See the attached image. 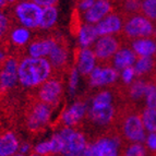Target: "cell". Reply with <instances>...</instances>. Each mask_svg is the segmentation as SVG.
<instances>
[{"mask_svg": "<svg viewBox=\"0 0 156 156\" xmlns=\"http://www.w3.org/2000/svg\"><path fill=\"white\" fill-rule=\"evenodd\" d=\"M52 70L49 60L46 58L24 57L19 62V81L25 87H36L50 79Z\"/></svg>", "mask_w": 156, "mask_h": 156, "instance_id": "1", "label": "cell"}, {"mask_svg": "<svg viewBox=\"0 0 156 156\" xmlns=\"http://www.w3.org/2000/svg\"><path fill=\"white\" fill-rule=\"evenodd\" d=\"M116 120H120V130L127 141L131 143H141L145 139L142 115L135 108L127 106L121 112H117Z\"/></svg>", "mask_w": 156, "mask_h": 156, "instance_id": "2", "label": "cell"}, {"mask_svg": "<svg viewBox=\"0 0 156 156\" xmlns=\"http://www.w3.org/2000/svg\"><path fill=\"white\" fill-rule=\"evenodd\" d=\"M122 37L126 41H134L141 38H155L156 29L153 22L142 14L123 18Z\"/></svg>", "mask_w": 156, "mask_h": 156, "instance_id": "3", "label": "cell"}, {"mask_svg": "<svg viewBox=\"0 0 156 156\" xmlns=\"http://www.w3.org/2000/svg\"><path fill=\"white\" fill-rule=\"evenodd\" d=\"M121 145L118 135H104L94 143L87 144L80 156H119V146Z\"/></svg>", "mask_w": 156, "mask_h": 156, "instance_id": "4", "label": "cell"}, {"mask_svg": "<svg viewBox=\"0 0 156 156\" xmlns=\"http://www.w3.org/2000/svg\"><path fill=\"white\" fill-rule=\"evenodd\" d=\"M58 133L63 142L62 156H80L89 144L83 133L76 131L71 127L62 128Z\"/></svg>", "mask_w": 156, "mask_h": 156, "instance_id": "5", "label": "cell"}, {"mask_svg": "<svg viewBox=\"0 0 156 156\" xmlns=\"http://www.w3.org/2000/svg\"><path fill=\"white\" fill-rule=\"evenodd\" d=\"M50 115H51V106L34 98V101L29 105L26 112L27 127L32 131L42 129L49 121Z\"/></svg>", "mask_w": 156, "mask_h": 156, "instance_id": "6", "label": "cell"}, {"mask_svg": "<svg viewBox=\"0 0 156 156\" xmlns=\"http://www.w3.org/2000/svg\"><path fill=\"white\" fill-rule=\"evenodd\" d=\"M121 48V43L116 36L107 35V36H101L97 42L95 43L93 51L96 57V61L99 66H108L109 61L116 52Z\"/></svg>", "mask_w": 156, "mask_h": 156, "instance_id": "7", "label": "cell"}, {"mask_svg": "<svg viewBox=\"0 0 156 156\" xmlns=\"http://www.w3.org/2000/svg\"><path fill=\"white\" fill-rule=\"evenodd\" d=\"M56 74H57L56 76H51L39 86L36 96L34 98L38 99L39 101L45 103L49 106H54L59 103L60 97L62 96L63 93V85L62 81L60 80L61 78L60 74L58 73Z\"/></svg>", "mask_w": 156, "mask_h": 156, "instance_id": "8", "label": "cell"}, {"mask_svg": "<svg viewBox=\"0 0 156 156\" xmlns=\"http://www.w3.org/2000/svg\"><path fill=\"white\" fill-rule=\"evenodd\" d=\"M16 16L26 29L39 27L43 16V9L35 2L23 1L19 3L14 9Z\"/></svg>", "mask_w": 156, "mask_h": 156, "instance_id": "9", "label": "cell"}, {"mask_svg": "<svg viewBox=\"0 0 156 156\" xmlns=\"http://www.w3.org/2000/svg\"><path fill=\"white\" fill-rule=\"evenodd\" d=\"M18 58L9 56L0 68V94L14 87L19 80Z\"/></svg>", "mask_w": 156, "mask_h": 156, "instance_id": "10", "label": "cell"}, {"mask_svg": "<svg viewBox=\"0 0 156 156\" xmlns=\"http://www.w3.org/2000/svg\"><path fill=\"white\" fill-rule=\"evenodd\" d=\"M118 76V71L112 66H97L90 74V83L94 87L109 85L117 81Z\"/></svg>", "mask_w": 156, "mask_h": 156, "instance_id": "11", "label": "cell"}, {"mask_svg": "<svg viewBox=\"0 0 156 156\" xmlns=\"http://www.w3.org/2000/svg\"><path fill=\"white\" fill-rule=\"evenodd\" d=\"M48 60L58 74L68 67V44L62 37H58L57 44L48 55Z\"/></svg>", "mask_w": 156, "mask_h": 156, "instance_id": "12", "label": "cell"}, {"mask_svg": "<svg viewBox=\"0 0 156 156\" xmlns=\"http://www.w3.org/2000/svg\"><path fill=\"white\" fill-rule=\"evenodd\" d=\"M87 117L95 125L107 126L116 120L117 112L112 104L106 106H91L87 112Z\"/></svg>", "mask_w": 156, "mask_h": 156, "instance_id": "13", "label": "cell"}, {"mask_svg": "<svg viewBox=\"0 0 156 156\" xmlns=\"http://www.w3.org/2000/svg\"><path fill=\"white\" fill-rule=\"evenodd\" d=\"M123 16L118 12H112L97 23L96 32L98 36H107L110 34L119 33L123 27Z\"/></svg>", "mask_w": 156, "mask_h": 156, "instance_id": "14", "label": "cell"}, {"mask_svg": "<svg viewBox=\"0 0 156 156\" xmlns=\"http://www.w3.org/2000/svg\"><path fill=\"white\" fill-rule=\"evenodd\" d=\"M115 10L110 0H96L89 10L84 12V19L89 24H94L101 22L108 14Z\"/></svg>", "mask_w": 156, "mask_h": 156, "instance_id": "15", "label": "cell"}, {"mask_svg": "<svg viewBox=\"0 0 156 156\" xmlns=\"http://www.w3.org/2000/svg\"><path fill=\"white\" fill-rule=\"evenodd\" d=\"M57 39L58 36H55V35L45 37V38L39 37V38L34 39L29 47L30 57L45 58L46 56H48L57 44Z\"/></svg>", "mask_w": 156, "mask_h": 156, "instance_id": "16", "label": "cell"}, {"mask_svg": "<svg viewBox=\"0 0 156 156\" xmlns=\"http://www.w3.org/2000/svg\"><path fill=\"white\" fill-rule=\"evenodd\" d=\"M87 112V104L84 101H76L72 106L65 110L61 116L62 123L66 127H73L78 125Z\"/></svg>", "mask_w": 156, "mask_h": 156, "instance_id": "17", "label": "cell"}, {"mask_svg": "<svg viewBox=\"0 0 156 156\" xmlns=\"http://www.w3.org/2000/svg\"><path fill=\"white\" fill-rule=\"evenodd\" d=\"M76 69L82 76H90L92 71L96 67V57L94 51L86 47L83 49H79L78 57L76 56Z\"/></svg>", "mask_w": 156, "mask_h": 156, "instance_id": "18", "label": "cell"}, {"mask_svg": "<svg viewBox=\"0 0 156 156\" xmlns=\"http://www.w3.org/2000/svg\"><path fill=\"white\" fill-rule=\"evenodd\" d=\"M133 68L138 78H148L150 80L156 73V60L153 57H139Z\"/></svg>", "mask_w": 156, "mask_h": 156, "instance_id": "19", "label": "cell"}, {"mask_svg": "<svg viewBox=\"0 0 156 156\" xmlns=\"http://www.w3.org/2000/svg\"><path fill=\"white\" fill-rule=\"evenodd\" d=\"M20 144L12 132H5L0 135V156H14L19 153Z\"/></svg>", "mask_w": 156, "mask_h": 156, "instance_id": "20", "label": "cell"}, {"mask_svg": "<svg viewBox=\"0 0 156 156\" xmlns=\"http://www.w3.org/2000/svg\"><path fill=\"white\" fill-rule=\"evenodd\" d=\"M136 60V54L132 49L128 47H122L114 56V65L116 69L123 70L128 67H132Z\"/></svg>", "mask_w": 156, "mask_h": 156, "instance_id": "21", "label": "cell"}, {"mask_svg": "<svg viewBox=\"0 0 156 156\" xmlns=\"http://www.w3.org/2000/svg\"><path fill=\"white\" fill-rule=\"evenodd\" d=\"M132 50L139 57L156 56V43L151 38H141L132 41Z\"/></svg>", "mask_w": 156, "mask_h": 156, "instance_id": "22", "label": "cell"}, {"mask_svg": "<svg viewBox=\"0 0 156 156\" xmlns=\"http://www.w3.org/2000/svg\"><path fill=\"white\" fill-rule=\"evenodd\" d=\"M146 86H147V81H144L142 79L134 80L131 84L127 85L125 90V95L135 101L145 98Z\"/></svg>", "mask_w": 156, "mask_h": 156, "instance_id": "23", "label": "cell"}, {"mask_svg": "<svg viewBox=\"0 0 156 156\" xmlns=\"http://www.w3.org/2000/svg\"><path fill=\"white\" fill-rule=\"evenodd\" d=\"M98 36L96 32V27L93 24H84L79 33V43L82 47L86 48L96 39Z\"/></svg>", "mask_w": 156, "mask_h": 156, "instance_id": "24", "label": "cell"}, {"mask_svg": "<svg viewBox=\"0 0 156 156\" xmlns=\"http://www.w3.org/2000/svg\"><path fill=\"white\" fill-rule=\"evenodd\" d=\"M141 5H142L141 0H120L119 13L123 18L141 14Z\"/></svg>", "mask_w": 156, "mask_h": 156, "instance_id": "25", "label": "cell"}, {"mask_svg": "<svg viewBox=\"0 0 156 156\" xmlns=\"http://www.w3.org/2000/svg\"><path fill=\"white\" fill-rule=\"evenodd\" d=\"M57 16H58V10L56 8V5L44 8L43 9V16H42V20H41V24H39V27L44 30L52 27V26L55 25L56 21H57Z\"/></svg>", "mask_w": 156, "mask_h": 156, "instance_id": "26", "label": "cell"}, {"mask_svg": "<svg viewBox=\"0 0 156 156\" xmlns=\"http://www.w3.org/2000/svg\"><path fill=\"white\" fill-rule=\"evenodd\" d=\"M30 31L26 27H16L11 32V41L16 47H22L29 42Z\"/></svg>", "mask_w": 156, "mask_h": 156, "instance_id": "27", "label": "cell"}, {"mask_svg": "<svg viewBox=\"0 0 156 156\" xmlns=\"http://www.w3.org/2000/svg\"><path fill=\"white\" fill-rule=\"evenodd\" d=\"M142 120L145 130H147L150 133L156 132V109L145 107L142 114Z\"/></svg>", "mask_w": 156, "mask_h": 156, "instance_id": "28", "label": "cell"}, {"mask_svg": "<svg viewBox=\"0 0 156 156\" xmlns=\"http://www.w3.org/2000/svg\"><path fill=\"white\" fill-rule=\"evenodd\" d=\"M141 14L156 23V0H143L141 5Z\"/></svg>", "mask_w": 156, "mask_h": 156, "instance_id": "29", "label": "cell"}, {"mask_svg": "<svg viewBox=\"0 0 156 156\" xmlns=\"http://www.w3.org/2000/svg\"><path fill=\"white\" fill-rule=\"evenodd\" d=\"M112 93L109 91H101L99 93L95 94L91 106H106L112 104Z\"/></svg>", "mask_w": 156, "mask_h": 156, "instance_id": "30", "label": "cell"}, {"mask_svg": "<svg viewBox=\"0 0 156 156\" xmlns=\"http://www.w3.org/2000/svg\"><path fill=\"white\" fill-rule=\"evenodd\" d=\"M145 103L146 108L156 109V85L151 81H147V86H146L145 93Z\"/></svg>", "mask_w": 156, "mask_h": 156, "instance_id": "31", "label": "cell"}, {"mask_svg": "<svg viewBox=\"0 0 156 156\" xmlns=\"http://www.w3.org/2000/svg\"><path fill=\"white\" fill-rule=\"evenodd\" d=\"M122 156H146L145 148L141 143H131L125 148Z\"/></svg>", "mask_w": 156, "mask_h": 156, "instance_id": "32", "label": "cell"}, {"mask_svg": "<svg viewBox=\"0 0 156 156\" xmlns=\"http://www.w3.org/2000/svg\"><path fill=\"white\" fill-rule=\"evenodd\" d=\"M34 153L42 156L52 155V147H51V143H50V140L45 141V142H41L39 144H37L34 147Z\"/></svg>", "mask_w": 156, "mask_h": 156, "instance_id": "33", "label": "cell"}, {"mask_svg": "<svg viewBox=\"0 0 156 156\" xmlns=\"http://www.w3.org/2000/svg\"><path fill=\"white\" fill-rule=\"evenodd\" d=\"M50 143H51L52 147V155H61V152H62L63 147V142L61 136L59 135V133H56L51 136L50 139Z\"/></svg>", "mask_w": 156, "mask_h": 156, "instance_id": "34", "label": "cell"}, {"mask_svg": "<svg viewBox=\"0 0 156 156\" xmlns=\"http://www.w3.org/2000/svg\"><path fill=\"white\" fill-rule=\"evenodd\" d=\"M9 29H10L9 20L3 13L0 12V42L1 43H5V36H7Z\"/></svg>", "mask_w": 156, "mask_h": 156, "instance_id": "35", "label": "cell"}, {"mask_svg": "<svg viewBox=\"0 0 156 156\" xmlns=\"http://www.w3.org/2000/svg\"><path fill=\"white\" fill-rule=\"evenodd\" d=\"M135 76V72H134V68L133 67H128L126 69L122 70V73H121V78H122L123 83L129 85L133 82V78Z\"/></svg>", "mask_w": 156, "mask_h": 156, "instance_id": "36", "label": "cell"}, {"mask_svg": "<svg viewBox=\"0 0 156 156\" xmlns=\"http://www.w3.org/2000/svg\"><path fill=\"white\" fill-rule=\"evenodd\" d=\"M78 85V69L73 68L69 76V87H70V93L73 94Z\"/></svg>", "mask_w": 156, "mask_h": 156, "instance_id": "37", "label": "cell"}, {"mask_svg": "<svg viewBox=\"0 0 156 156\" xmlns=\"http://www.w3.org/2000/svg\"><path fill=\"white\" fill-rule=\"evenodd\" d=\"M95 1H96V0H79L78 8H76V9H79V10H82V11H84V12H85L86 10H89L92 5L95 3Z\"/></svg>", "mask_w": 156, "mask_h": 156, "instance_id": "38", "label": "cell"}, {"mask_svg": "<svg viewBox=\"0 0 156 156\" xmlns=\"http://www.w3.org/2000/svg\"><path fill=\"white\" fill-rule=\"evenodd\" d=\"M146 145L153 152H156V132L150 133L146 139Z\"/></svg>", "mask_w": 156, "mask_h": 156, "instance_id": "39", "label": "cell"}, {"mask_svg": "<svg viewBox=\"0 0 156 156\" xmlns=\"http://www.w3.org/2000/svg\"><path fill=\"white\" fill-rule=\"evenodd\" d=\"M33 2L38 5L39 7L47 8V7H52V5H57L58 0H33Z\"/></svg>", "mask_w": 156, "mask_h": 156, "instance_id": "40", "label": "cell"}, {"mask_svg": "<svg viewBox=\"0 0 156 156\" xmlns=\"http://www.w3.org/2000/svg\"><path fill=\"white\" fill-rule=\"evenodd\" d=\"M30 150H31V146L27 143H23L22 145H20V148H19V153L23 154V155H27L30 153Z\"/></svg>", "mask_w": 156, "mask_h": 156, "instance_id": "41", "label": "cell"}, {"mask_svg": "<svg viewBox=\"0 0 156 156\" xmlns=\"http://www.w3.org/2000/svg\"><path fill=\"white\" fill-rule=\"evenodd\" d=\"M7 2H8V0H0V8L5 7L7 5Z\"/></svg>", "mask_w": 156, "mask_h": 156, "instance_id": "42", "label": "cell"}, {"mask_svg": "<svg viewBox=\"0 0 156 156\" xmlns=\"http://www.w3.org/2000/svg\"><path fill=\"white\" fill-rule=\"evenodd\" d=\"M30 156H42V155H38V154H36V153H33V154H31Z\"/></svg>", "mask_w": 156, "mask_h": 156, "instance_id": "43", "label": "cell"}, {"mask_svg": "<svg viewBox=\"0 0 156 156\" xmlns=\"http://www.w3.org/2000/svg\"><path fill=\"white\" fill-rule=\"evenodd\" d=\"M14 156H26V155H23V154H20V153H18V154H16Z\"/></svg>", "mask_w": 156, "mask_h": 156, "instance_id": "44", "label": "cell"}, {"mask_svg": "<svg viewBox=\"0 0 156 156\" xmlns=\"http://www.w3.org/2000/svg\"><path fill=\"white\" fill-rule=\"evenodd\" d=\"M8 1H10V2H13V1H14V0H8Z\"/></svg>", "mask_w": 156, "mask_h": 156, "instance_id": "45", "label": "cell"}, {"mask_svg": "<svg viewBox=\"0 0 156 156\" xmlns=\"http://www.w3.org/2000/svg\"><path fill=\"white\" fill-rule=\"evenodd\" d=\"M24 1H27V0H24Z\"/></svg>", "mask_w": 156, "mask_h": 156, "instance_id": "46", "label": "cell"}, {"mask_svg": "<svg viewBox=\"0 0 156 156\" xmlns=\"http://www.w3.org/2000/svg\"><path fill=\"white\" fill-rule=\"evenodd\" d=\"M155 153H156V152H155Z\"/></svg>", "mask_w": 156, "mask_h": 156, "instance_id": "47", "label": "cell"}]
</instances>
